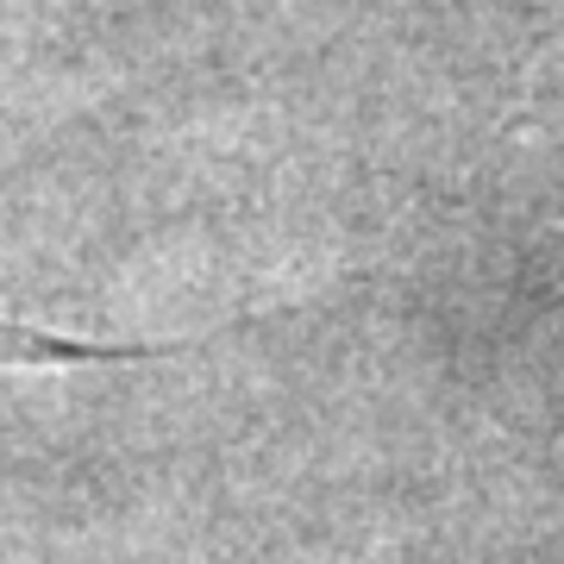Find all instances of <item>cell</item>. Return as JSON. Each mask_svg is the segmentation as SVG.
Masks as SVG:
<instances>
[{
  "label": "cell",
  "mask_w": 564,
  "mask_h": 564,
  "mask_svg": "<svg viewBox=\"0 0 564 564\" xmlns=\"http://www.w3.org/2000/svg\"><path fill=\"white\" fill-rule=\"evenodd\" d=\"M44 358L57 364H126V351H107V345H57L51 333H39V326H13L0 321V364H20V370H51Z\"/></svg>",
  "instance_id": "6da1fadb"
}]
</instances>
